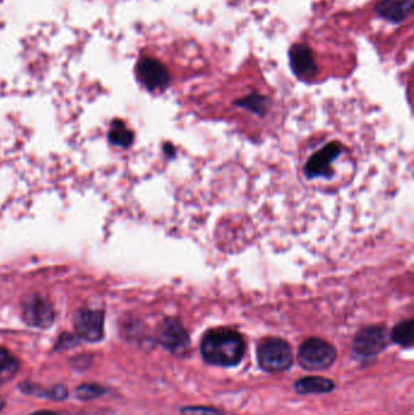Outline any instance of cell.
<instances>
[{"label":"cell","mask_w":414,"mask_h":415,"mask_svg":"<svg viewBox=\"0 0 414 415\" xmlns=\"http://www.w3.org/2000/svg\"><path fill=\"white\" fill-rule=\"evenodd\" d=\"M289 63L294 74L300 79H312L317 73L314 54L305 44H295L289 50Z\"/></svg>","instance_id":"30bf717a"},{"label":"cell","mask_w":414,"mask_h":415,"mask_svg":"<svg viewBox=\"0 0 414 415\" xmlns=\"http://www.w3.org/2000/svg\"><path fill=\"white\" fill-rule=\"evenodd\" d=\"M268 100L266 97L261 96L259 94H251L248 95L247 97H244L242 100H239V102H236V105L244 107V109H249L254 114H260L263 116L266 109H268Z\"/></svg>","instance_id":"2e32d148"},{"label":"cell","mask_w":414,"mask_h":415,"mask_svg":"<svg viewBox=\"0 0 414 415\" xmlns=\"http://www.w3.org/2000/svg\"><path fill=\"white\" fill-rule=\"evenodd\" d=\"M4 407V399H0V411Z\"/></svg>","instance_id":"7402d4cb"},{"label":"cell","mask_w":414,"mask_h":415,"mask_svg":"<svg viewBox=\"0 0 414 415\" xmlns=\"http://www.w3.org/2000/svg\"><path fill=\"white\" fill-rule=\"evenodd\" d=\"M388 344V331L381 326H372L362 329L354 340V353L357 356L369 358L381 353Z\"/></svg>","instance_id":"8992f818"},{"label":"cell","mask_w":414,"mask_h":415,"mask_svg":"<svg viewBox=\"0 0 414 415\" xmlns=\"http://www.w3.org/2000/svg\"><path fill=\"white\" fill-rule=\"evenodd\" d=\"M106 390L102 386L97 384H83L78 386L75 390V394L80 399L89 401V399H95L105 394Z\"/></svg>","instance_id":"e0dca14e"},{"label":"cell","mask_w":414,"mask_h":415,"mask_svg":"<svg viewBox=\"0 0 414 415\" xmlns=\"http://www.w3.org/2000/svg\"><path fill=\"white\" fill-rule=\"evenodd\" d=\"M391 339L402 348H410L413 345V321H403L393 328Z\"/></svg>","instance_id":"5bb4252c"},{"label":"cell","mask_w":414,"mask_h":415,"mask_svg":"<svg viewBox=\"0 0 414 415\" xmlns=\"http://www.w3.org/2000/svg\"><path fill=\"white\" fill-rule=\"evenodd\" d=\"M334 387V382L323 377H305L295 382V391L300 394H327Z\"/></svg>","instance_id":"7c38bea8"},{"label":"cell","mask_w":414,"mask_h":415,"mask_svg":"<svg viewBox=\"0 0 414 415\" xmlns=\"http://www.w3.org/2000/svg\"><path fill=\"white\" fill-rule=\"evenodd\" d=\"M20 369V361L5 348H0V384L11 380Z\"/></svg>","instance_id":"4fadbf2b"},{"label":"cell","mask_w":414,"mask_h":415,"mask_svg":"<svg viewBox=\"0 0 414 415\" xmlns=\"http://www.w3.org/2000/svg\"><path fill=\"white\" fill-rule=\"evenodd\" d=\"M54 309L46 299L36 295L25 302L23 319L28 326L45 329L54 323Z\"/></svg>","instance_id":"9c48e42d"},{"label":"cell","mask_w":414,"mask_h":415,"mask_svg":"<svg viewBox=\"0 0 414 415\" xmlns=\"http://www.w3.org/2000/svg\"><path fill=\"white\" fill-rule=\"evenodd\" d=\"M337 360V351L329 343L318 338H310L301 344L298 353L299 365L307 370L329 368Z\"/></svg>","instance_id":"277c9868"},{"label":"cell","mask_w":414,"mask_h":415,"mask_svg":"<svg viewBox=\"0 0 414 415\" xmlns=\"http://www.w3.org/2000/svg\"><path fill=\"white\" fill-rule=\"evenodd\" d=\"M258 363L268 373H280L293 365V353L288 343L278 338H268L258 346Z\"/></svg>","instance_id":"3957f363"},{"label":"cell","mask_w":414,"mask_h":415,"mask_svg":"<svg viewBox=\"0 0 414 415\" xmlns=\"http://www.w3.org/2000/svg\"><path fill=\"white\" fill-rule=\"evenodd\" d=\"M158 340L162 346L175 356H185L191 348L187 331H185L183 324L178 319H165L162 323V326L159 327Z\"/></svg>","instance_id":"5b68a950"},{"label":"cell","mask_w":414,"mask_h":415,"mask_svg":"<svg viewBox=\"0 0 414 415\" xmlns=\"http://www.w3.org/2000/svg\"><path fill=\"white\" fill-rule=\"evenodd\" d=\"M138 77L140 82L150 92L164 90L170 84V74L163 63L158 60L143 59L138 65Z\"/></svg>","instance_id":"ba28073f"},{"label":"cell","mask_w":414,"mask_h":415,"mask_svg":"<svg viewBox=\"0 0 414 415\" xmlns=\"http://www.w3.org/2000/svg\"><path fill=\"white\" fill-rule=\"evenodd\" d=\"M201 353L205 361L209 365L234 367L242 361L246 343L239 331L217 328L203 336Z\"/></svg>","instance_id":"6da1fadb"},{"label":"cell","mask_w":414,"mask_h":415,"mask_svg":"<svg viewBox=\"0 0 414 415\" xmlns=\"http://www.w3.org/2000/svg\"><path fill=\"white\" fill-rule=\"evenodd\" d=\"M75 329L82 339L97 343L104 338L105 315L102 311L82 309L75 317Z\"/></svg>","instance_id":"52a82bcc"},{"label":"cell","mask_w":414,"mask_h":415,"mask_svg":"<svg viewBox=\"0 0 414 415\" xmlns=\"http://www.w3.org/2000/svg\"><path fill=\"white\" fill-rule=\"evenodd\" d=\"M343 145L339 141L326 143L322 146L318 147L312 153H310L303 174L306 180H328L331 179L335 172V167L339 160L343 157Z\"/></svg>","instance_id":"7a4b0ae2"},{"label":"cell","mask_w":414,"mask_h":415,"mask_svg":"<svg viewBox=\"0 0 414 415\" xmlns=\"http://www.w3.org/2000/svg\"><path fill=\"white\" fill-rule=\"evenodd\" d=\"M68 391L65 386L56 385L51 387L49 390V399H56V401H62V399H67Z\"/></svg>","instance_id":"ffe728a7"},{"label":"cell","mask_w":414,"mask_h":415,"mask_svg":"<svg viewBox=\"0 0 414 415\" xmlns=\"http://www.w3.org/2000/svg\"><path fill=\"white\" fill-rule=\"evenodd\" d=\"M134 135L126 128V124L121 121H114L111 131H109V140L113 145L119 147H128L133 143Z\"/></svg>","instance_id":"9a60e30c"},{"label":"cell","mask_w":414,"mask_h":415,"mask_svg":"<svg viewBox=\"0 0 414 415\" xmlns=\"http://www.w3.org/2000/svg\"><path fill=\"white\" fill-rule=\"evenodd\" d=\"M75 345H78V339L75 336H71V334H63L62 336H60L56 348L63 351V350L75 348Z\"/></svg>","instance_id":"d6986e66"},{"label":"cell","mask_w":414,"mask_h":415,"mask_svg":"<svg viewBox=\"0 0 414 415\" xmlns=\"http://www.w3.org/2000/svg\"><path fill=\"white\" fill-rule=\"evenodd\" d=\"M414 0H381L376 5V13L385 20L402 22L413 10Z\"/></svg>","instance_id":"8fae6325"},{"label":"cell","mask_w":414,"mask_h":415,"mask_svg":"<svg viewBox=\"0 0 414 415\" xmlns=\"http://www.w3.org/2000/svg\"><path fill=\"white\" fill-rule=\"evenodd\" d=\"M181 415H224L222 411L210 407H185L181 409Z\"/></svg>","instance_id":"ac0fdd59"},{"label":"cell","mask_w":414,"mask_h":415,"mask_svg":"<svg viewBox=\"0 0 414 415\" xmlns=\"http://www.w3.org/2000/svg\"><path fill=\"white\" fill-rule=\"evenodd\" d=\"M31 415H58L54 411H36L33 414Z\"/></svg>","instance_id":"44dd1931"}]
</instances>
